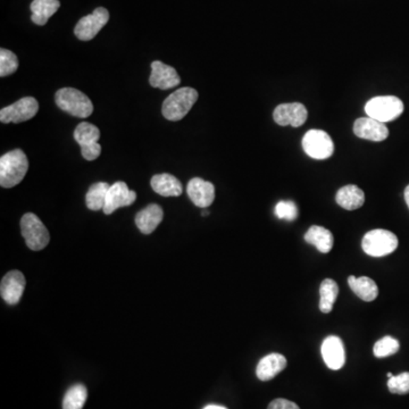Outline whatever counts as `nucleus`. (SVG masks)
I'll return each instance as SVG.
<instances>
[{
  "mask_svg": "<svg viewBox=\"0 0 409 409\" xmlns=\"http://www.w3.org/2000/svg\"><path fill=\"white\" fill-rule=\"evenodd\" d=\"M110 185L106 182H98L89 188V191L86 196V204L90 211H100L104 209L106 204L107 193L110 190Z\"/></svg>",
  "mask_w": 409,
  "mask_h": 409,
  "instance_id": "obj_24",
  "label": "nucleus"
},
{
  "mask_svg": "<svg viewBox=\"0 0 409 409\" xmlns=\"http://www.w3.org/2000/svg\"><path fill=\"white\" fill-rule=\"evenodd\" d=\"M187 193L197 207L207 208L213 204L215 199V187L211 182L195 178L188 183Z\"/></svg>",
  "mask_w": 409,
  "mask_h": 409,
  "instance_id": "obj_16",
  "label": "nucleus"
},
{
  "mask_svg": "<svg viewBox=\"0 0 409 409\" xmlns=\"http://www.w3.org/2000/svg\"><path fill=\"white\" fill-rule=\"evenodd\" d=\"M61 7L58 0H33L31 4V20L37 25H46L52 15Z\"/></svg>",
  "mask_w": 409,
  "mask_h": 409,
  "instance_id": "obj_22",
  "label": "nucleus"
},
{
  "mask_svg": "<svg viewBox=\"0 0 409 409\" xmlns=\"http://www.w3.org/2000/svg\"><path fill=\"white\" fill-rule=\"evenodd\" d=\"M204 409H228L223 406H217V405H209V406L204 407Z\"/></svg>",
  "mask_w": 409,
  "mask_h": 409,
  "instance_id": "obj_35",
  "label": "nucleus"
},
{
  "mask_svg": "<svg viewBox=\"0 0 409 409\" xmlns=\"http://www.w3.org/2000/svg\"><path fill=\"white\" fill-rule=\"evenodd\" d=\"M274 214L277 219L292 222L298 217L297 204H294L292 200H281L275 206Z\"/></svg>",
  "mask_w": 409,
  "mask_h": 409,
  "instance_id": "obj_30",
  "label": "nucleus"
},
{
  "mask_svg": "<svg viewBox=\"0 0 409 409\" xmlns=\"http://www.w3.org/2000/svg\"><path fill=\"white\" fill-rule=\"evenodd\" d=\"M164 213L161 206L150 204L149 206L139 212L136 217V224L144 234H153L156 228L161 224Z\"/></svg>",
  "mask_w": 409,
  "mask_h": 409,
  "instance_id": "obj_18",
  "label": "nucleus"
},
{
  "mask_svg": "<svg viewBox=\"0 0 409 409\" xmlns=\"http://www.w3.org/2000/svg\"><path fill=\"white\" fill-rule=\"evenodd\" d=\"M399 348H401L399 341L395 338L386 335L375 342L373 352H374L375 357L386 358L399 352Z\"/></svg>",
  "mask_w": 409,
  "mask_h": 409,
  "instance_id": "obj_28",
  "label": "nucleus"
},
{
  "mask_svg": "<svg viewBox=\"0 0 409 409\" xmlns=\"http://www.w3.org/2000/svg\"><path fill=\"white\" fill-rule=\"evenodd\" d=\"M18 69V59L14 52L8 50H0V76L5 78L14 74Z\"/></svg>",
  "mask_w": 409,
  "mask_h": 409,
  "instance_id": "obj_29",
  "label": "nucleus"
},
{
  "mask_svg": "<svg viewBox=\"0 0 409 409\" xmlns=\"http://www.w3.org/2000/svg\"><path fill=\"white\" fill-rule=\"evenodd\" d=\"M150 185L156 193L163 197H179L183 192L181 182L171 174H156L151 178Z\"/></svg>",
  "mask_w": 409,
  "mask_h": 409,
  "instance_id": "obj_19",
  "label": "nucleus"
},
{
  "mask_svg": "<svg viewBox=\"0 0 409 409\" xmlns=\"http://www.w3.org/2000/svg\"><path fill=\"white\" fill-rule=\"evenodd\" d=\"M56 104L64 112L74 117H89L93 112V105L83 93L73 88L58 90L55 96Z\"/></svg>",
  "mask_w": 409,
  "mask_h": 409,
  "instance_id": "obj_3",
  "label": "nucleus"
},
{
  "mask_svg": "<svg viewBox=\"0 0 409 409\" xmlns=\"http://www.w3.org/2000/svg\"><path fill=\"white\" fill-rule=\"evenodd\" d=\"M88 399V390L83 384H75L64 397L63 409H82Z\"/></svg>",
  "mask_w": 409,
  "mask_h": 409,
  "instance_id": "obj_27",
  "label": "nucleus"
},
{
  "mask_svg": "<svg viewBox=\"0 0 409 409\" xmlns=\"http://www.w3.org/2000/svg\"><path fill=\"white\" fill-rule=\"evenodd\" d=\"M287 358L281 354H270L260 360L257 365L256 375L260 381H270L287 367Z\"/></svg>",
  "mask_w": 409,
  "mask_h": 409,
  "instance_id": "obj_17",
  "label": "nucleus"
},
{
  "mask_svg": "<svg viewBox=\"0 0 409 409\" xmlns=\"http://www.w3.org/2000/svg\"><path fill=\"white\" fill-rule=\"evenodd\" d=\"M365 112L369 117L386 123L395 121L403 114V103L395 96H380L367 101Z\"/></svg>",
  "mask_w": 409,
  "mask_h": 409,
  "instance_id": "obj_4",
  "label": "nucleus"
},
{
  "mask_svg": "<svg viewBox=\"0 0 409 409\" xmlns=\"http://www.w3.org/2000/svg\"><path fill=\"white\" fill-rule=\"evenodd\" d=\"M397 236L384 229L369 231L364 236L362 247L366 254L372 257L390 255L398 248Z\"/></svg>",
  "mask_w": 409,
  "mask_h": 409,
  "instance_id": "obj_5",
  "label": "nucleus"
},
{
  "mask_svg": "<svg viewBox=\"0 0 409 409\" xmlns=\"http://www.w3.org/2000/svg\"><path fill=\"white\" fill-rule=\"evenodd\" d=\"M101 153V146L97 142L95 144H90V146H84L81 147V154L83 156L84 159L91 161L98 159Z\"/></svg>",
  "mask_w": 409,
  "mask_h": 409,
  "instance_id": "obj_32",
  "label": "nucleus"
},
{
  "mask_svg": "<svg viewBox=\"0 0 409 409\" xmlns=\"http://www.w3.org/2000/svg\"><path fill=\"white\" fill-rule=\"evenodd\" d=\"M202 209H204V211L202 212V217H207L208 214H209V212L206 211V208H202Z\"/></svg>",
  "mask_w": 409,
  "mask_h": 409,
  "instance_id": "obj_36",
  "label": "nucleus"
},
{
  "mask_svg": "<svg viewBox=\"0 0 409 409\" xmlns=\"http://www.w3.org/2000/svg\"><path fill=\"white\" fill-rule=\"evenodd\" d=\"M348 284L354 294L364 301H373L379 296V288L372 279L367 277H349Z\"/></svg>",
  "mask_w": 409,
  "mask_h": 409,
  "instance_id": "obj_23",
  "label": "nucleus"
},
{
  "mask_svg": "<svg viewBox=\"0 0 409 409\" xmlns=\"http://www.w3.org/2000/svg\"><path fill=\"white\" fill-rule=\"evenodd\" d=\"M305 241L311 243V246L316 247L317 250L323 254H328L333 248V234L328 229L313 225L309 230L306 232Z\"/></svg>",
  "mask_w": 409,
  "mask_h": 409,
  "instance_id": "obj_21",
  "label": "nucleus"
},
{
  "mask_svg": "<svg viewBox=\"0 0 409 409\" xmlns=\"http://www.w3.org/2000/svg\"><path fill=\"white\" fill-rule=\"evenodd\" d=\"M339 294V287L335 280L326 279L320 287V309L324 314H328L333 309L335 300Z\"/></svg>",
  "mask_w": 409,
  "mask_h": 409,
  "instance_id": "obj_25",
  "label": "nucleus"
},
{
  "mask_svg": "<svg viewBox=\"0 0 409 409\" xmlns=\"http://www.w3.org/2000/svg\"><path fill=\"white\" fill-rule=\"evenodd\" d=\"M335 202L343 209L356 211L365 202V193L357 185H346L338 191L335 195Z\"/></svg>",
  "mask_w": 409,
  "mask_h": 409,
  "instance_id": "obj_20",
  "label": "nucleus"
},
{
  "mask_svg": "<svg viewBox=\"0 0 409 409\" xmlns=\"http://www.w3.org/2000/svg\"><path fill=\"white\" fill-rule=\"evenodd\" d=\"M355 136L369 142H381L389 137V129L386 123L372 117H362L354 123Z\"/></svg>",
  "mask_w": 409,
  "mask_h": 409,
  "instance_id": "obj_12",
  "label": "nucleus"
},
{
  "mask_svg": "<svg viewBox=\"0 0 409 409\" xmlns=\"http://www.w3.org/2000/svg\"><path fill=\"white\" fill-rule=\"evenodd\" d=\"M307 117L309 110L300 103L279 105L273 113L274 121L281 127L287 125H292V127H301L305 125Z\"/></svg>",
  "mask_w": 409,
  "mask_h": 409,
  "instance_id": "obj_10",
  "label": "nucleus"
},
{
  "mask_svg": "<svg viewBox=\"0 0 409 409\" xmlns=\"http://www.w3.org/2000/svg\"><path fill=\"white\" fill-rule=\"evenodd\" d=\"M110 20V13L104 7H98L93 14L87 15L79 21L74 33L82 41L93 40Z\"/></svg>",
  "mask_w": 409,
  "mask_h": 409,
  "instance_id": "obj_9",
  "label": "nucleus"
},
{
  "mask_svg": "<svg viewBox=\"0 0 409 409\" xmlns=\"http://www.w3.org/2000/svg\"><path fill=\"white\" fill-rule=\"evenodd\" d=\"M21 232L31 250H42L50 243V232L35 214L23 215L21 219Z\"/></svg>",
  "mask_w": 409,
  "mask_h": 409,
  "instance_id": "obj_6",
  "label": "nucleus"
},
{
  "mask_svg": "<svg viewBox=\"0 0 409 409\" xmlns=\"http://www.w3.org/2000/svg\"><path fill=\"white\" fill-rule=\"evenodd\" d=\"M303 148L309 157L314 159H330L335 153V144L331 137L323 130H309L303 138Z\"/></svg>",
  "mask_w": 409,
  "mask_h": 409,
  "instance_id": "obj_7",
  "label": "nucleus"
},
{
  "mask_svg": "<svg viewBox=\"0 0 409 409\" xmlns=\"http://www.w3.org/2000/svg\"><path fill=\"white\" fill-rule=\"evenodd\" d=\"M322 357L330 369L338 371L346 363V352L342 340L337 335H330L322 343Z\"/></svg>",
  "mask_w": 409,
  "mask_h": 409,
  "instance_id": "obj_15",
  "label": "nucleus"
},
{
  "mask_svg": "<svg viewBox=\"0 0 409 409\" xmlns=\"http://www.w3.org/2000/svg\"><path fill=\"white\" fill-rule=\"evenodd\" d=\"M149 83L151 87L157 89H173L181 83V79L174 67L166 65L163 62L155 61L151 64Z\"/></svg>",
  "mask_w": 409,
  "mask_h": 409,
  "instance_id": "obj_13",
  "label": "nucleus"
},
{
  "mask_svg": "<svg viewBox=\"0 0 409 409\" xmlns=\"http://www.w3.org/2000/svg\"><path fill=\"white\" fill-rule=\"evenodd\" d=\"M392 376H393V375H392L391 373H388V378L391 379Z\"/></svg>",
  "mask_w": 409,
  "mask_h": 409,
  "instance_id": "obj_37",
  "label": "nucleus"
},
{
  "mask_svg": "<svg viewBox=\"0 0 409 409\" xmlns=\"http://www.w3.org/2000/svg\"><path fill=\"white\" fill-rule=\"evenodd\" d=\"M25 277L20 271H11L3 277L0 284V294L8 305H16L23 296Z\"/></svg>",
  "mask_w": 409,
  "mask_h": 409,
  "instance_id": "obj_14",
  "label": "nucleus"
},
{
  "mask_svg": "<svg viewBox=\"0 0 409 409\" xmlns=\"http://www.w3.org/2000/svg\"><path fill=\"white\" fill-rule=\"evenodd\" d=\"M137 193L130 190L125 182H116L110 185L107 193L106 204L103 211L106 215H110L116 209L121 207H127L136 202Z\"/></svg>",
  "mask_w": 409,
  "mask_h": 409,
  "instance_id": "obj_11",
  "label": "nucleus"
},
{
  "mask_svg": "<svg viewBox=\"0 0 409 409\" xmlns=\"http://www.w3.org/2000/svg\"><path fill=\"white\" fill-rule=\"evenodd\" d=\"M99 138H100V131L98 127L88 122H82L75 129V142L80 144V147L97 144Z\"/></svg>",
  "mask_w": 409,
  "mask_h": 409,
  "instance_id": "obj_26",
  "label": "nucleus"
},
{
  "mask_svg": "<svg viewBox=\"0 0 409 409\" xmlns=\"http://www.w3.org/2000/svg\"><path fill=\"white\" fill-rule=\"evenodd\" d=\"M29 170V161L23 150L14 149L1 156L0 159V185L3 188L15 187L23 181Z\"/></svg>",
  "mask_w": 409,
  "mask_h": 409,
  "instance_id": "obj_1",
  "label": "nucleus"
},
{
  "mask_svg": "<svg viewBox=\"0 0 409 409\" xmlns=\"http://www.w3.org/2000/svg\"><path fill=\"white\" fill-rule=\"evenodd\" d=\"M267 409H300L297 403H292V401H287V399H275L268 405Z\"/></svg>",
  "mask_w": 409,
  "mask_h": 409,
  "instance_id": "obj_33",
  "label": "nucleus"
},
{
  "mask_svg": "<svg viewBox=\"0 0 409 409\" xmlns=\"http://www.w3.org/2000/svg\"><path fill=\"white\" fill-rule=\"evenodd\" d=\"M198 100V93L192 88H180L165 99L161 113L168 121H180L190 112Z\"/></svg>",
  "mask_w": 409,
  "mask_h": 409,
  "instance_id": "obj_2",
  "label": "nucleus"
},
{
  "mask_svg": "<svg viewBox=\"0 0 409 409\" xmlns=\"http://www.w3.org/2000/svg\"><path fill=\"white\" fill-rule=\"evenodd\" d=\"M388 388H389L391 393H396V395H407V393H409V372L393 375L388 381Z\"/></svg>",
  "mask_w": 409,
  "mask_h": 409,
  "instance_id": "obj_31",
  "label": "nucleus"
},
{
  "mask_svg": "<svg viewBox=\"0 0 409 409\" xmlns=\"http://www.w3.org/2000/svg\"><path fill=\"white\" fill-rule=\"evenodd\" d=\"M405 200H406L407 206L409 208V185H407L406 189H405Z\"/></svg>",
  "mask_w": 409,
  "mask_h": 409,
  "instance_id": "obj_34",
  "label": "nucleus"
},
{
  "mask_svg": "<svg viewBox=\"0 0 409 409\" xmlns=\"http://www.w3.org/2000/svg\"><path fill=\"white\" fill-rule=\"evenodd\" d=\"M39 103L33 97H24L14 104L0 110V121L3 123H22L37 115Z\"/></svg>",
  "mask_w": 409,
  "mask_h": 409,
  "instance_id": "obj_8",
  "label": "nucleus"
}]
</instances>
